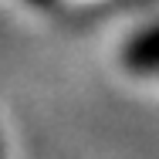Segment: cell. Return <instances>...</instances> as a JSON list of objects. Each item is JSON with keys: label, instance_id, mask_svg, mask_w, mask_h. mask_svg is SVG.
I'll return each instance as SVG.
<instances>
[{"label": "cell", "instance_id": "cell-1", "mask_svg": "<svg viewBox=\"0 0 159 159\" xmlns=\"http://www.w3.org/2000/svg\"><path fill=\"white\" fill-rule=\"evenodd\" d=\"M119 61L135 78H159V20L129 34L122 41Z\"/></svg>", "mask_w": 159, "mask_h": 159}, {"label": "cell", "instance_id": "cell-2", "mask_svg": "<svg viewBox=\"0 0 159 159\" xmlns=\"http://www.w3.org/2000/svg\"><path fill=\"white\" fill-rule=\"evenodd\" d=\"M24 3H31V7H37V10H44V7H54L58 0H24Z\"/></svg>", "mask_w": 159, "mask_h": 159}, {"label": "cell", "instance_id": "cell-3", "mask_svg": "<svg viewBox=\"0 0 159 159\" xmlns=\"http://www.w3.org/2000/svg\"><path fill=\"white\" fill-rule=\"evenodd\" d=\"M0 159H3V139H0Z\"/></svg>", "mask_w": 159, "mask_h": 159}]
</instances>
